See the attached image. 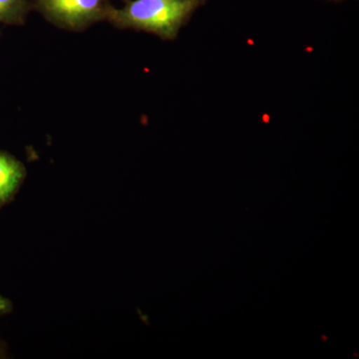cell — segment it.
Segmentation results:
<instances>
[{
  "instance_id": "2",
  "label": "cell",
  "mask_w": 359,
  "mask_h": 359,
  "mask_svg": "<svg viewBox=\"0 0 359 359\" xmlns=\"http://www.w3.org/2000/svg\"><path fill=\"white\" fill-rule=\"evenodd\" d=\"M45 16L59 27L81 30L106 18L105 0H37Z\"/></svg>"
},
{
  "instance_id": "3",
  "label": "cell",
  "mask_w": 359,
  "mask_h": 359,
  "mask_svg": "<svg viewBox=\"0 0 359 359\" xmlns=\"http://www.w3.org/2000/svg\"><path fill=\"white\" fill-rule=\"evenodd\" d=\"M25 176L26 170L22 163L0 151V208L13 199Z\"/></svg>"
},
{
  "instance_id": "6",
  "label": "cell",
  "mask_w": 359,
  "mask_h": 359,
  "mask_svg": "<svg viewBox=\"0 0 359 359\" xmlns=\"http://www.w3.org/2000/svg\"><path fill=\"white\" fill-rule=\"evenodd\" d=\"M6 358V346L0 340V358Z\"/></svg>"
},
{
  "instance_id": "4",
  "label": "cell",
  "mask_w": 359,
  "mask_h": 359,
  "mask_svg": "<svg viewBox=\"0 0 359 359\" xmlns=\"http://www.w3.org/2000/svg\"><path fill=\"white\" fill-rule=\"evenodd\" d=\"M26 11L25 0H0V25H21Z\"/></svg>"
},
{
  "instance_id": "1",
  "label": "cell",
  "mask_w": 359,
  "mask_h": 359,
  "mask_svg": "<svg viewBox=\"0 0 359 359\" xmlns=\"http://www.w3.org/2000/svg\"><path fill=\"white\" fill-rule=\"evenodd\" d=\"M201 0H133L120 9H111L106 18L121 28L141 30L172 40L191 14L199 6Z\"/></svg>"
},
{
  "instance_id": "5",
  "label": "cell",
  "mask_w": 359,
  "mask_h": 359,
  "mask_svg": "<svg viewBox=\"0 0 359 359\" xmlns=\"http://www.w3.org/2000/svg\"><path fill=\"white\" fill-rule=\"evenodd\" d=\"M11 311H13V302L0 295V316L11 313Z\"/></svg>"
}]
</instances>
